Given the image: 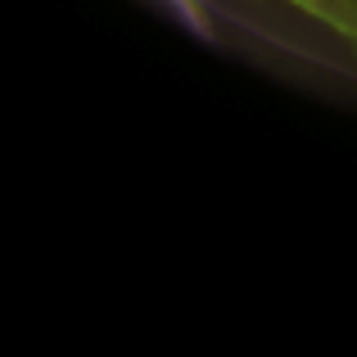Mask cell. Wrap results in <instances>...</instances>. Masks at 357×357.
Listing matches in <instances>:
<instances>
[{"mask_svg":"<svg viewBox=\"0 0 357 357\" xmlns=\"http://www.w3.org/2000/svg\"><path fill=\"white\" fill-rule=\"evenodd\" d=\"M158 5H163L181 27H190L199 41H213V36H218V27H213V14H208V5H204V0H158Z\"/></svg>","mask_w":357,"mask_h":357,"instance_id":"cell-2","label":"cell"},{"mask_svg":"<svg viewBox=\"0 0 357 357\" xmlns=\"http://www.w3.org/2000/svg\"><path fill=\"white\" fill-rule=\"evenodd\" d=\"M294 14H303L307 23H317L321 32L340 36L344 45L357 54V0H280Z\"/></svg>","mask_w":357,"mask_h":357,"instance_id":"cell-1","label":"cell"}]
</instances>
